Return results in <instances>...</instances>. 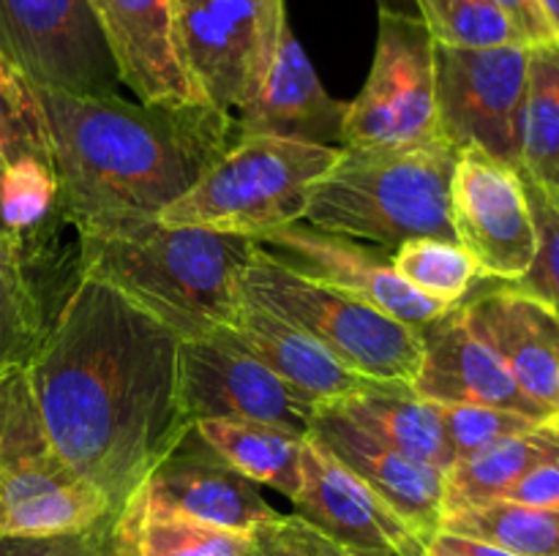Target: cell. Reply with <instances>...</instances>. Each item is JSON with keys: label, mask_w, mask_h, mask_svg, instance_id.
I'll list each match as a JSON object with an SVG mask.
<instances>
[{"label": "cell", "mask_w": 559, "mask_h": 556, "mask_svg": "<svg viewBox=\"0 0 559 556\" xmlns=\"http://www.w3.org/2000/svg\"><path fill=\"white\" fill-rule=\"evenodd\" d=\"M440 532L484 540L516 556H559V512L495 499L442 518Z\"/></svg>", "instance_id": "cell-29"}, {"label": "cell", "mask_w": 559, "mask_h": 556, "mask_svg": "<svg viewBox=\"0 0 559 556\" xmlns=\"http://www.w3.org/2000/svg\"><path fill=\"white\" fill-rule=\"evenodd\" d=\"M293 505L304 521L347 551L385 548L418 534L311 434L304 439L300 488Z\"/></svg>", "instance_id": "cell-19"}, {"label": "cell", "mask_w": 559, "mask_h": 556, "mask_svg": "<svg viewBox=\"0 0 559 556\" xmlns=\"http://www.w3.org/2000/svg\"><path fill=\"white\" fill-rule=\"evenodd\" d=\"M0 52L36 87L120 96V76L87 0H0Z\"/></svg>", "instance_id": "cell-11"}, {"label": "cell", "mask_w": 559, "mask_h": 556, "mask_svg": "<svg viewBox=\"0 0 559 556\" xmlns=\"http://www.w3.org/2000/svg\"><path fill=\"white\" fill-rule=\"evenodd\" d=\"M437 543H442L445 548L456 551L462 556H516L511 551L500 548V545L484 543V540H469V537H459V534H448V532H437L431 534Z\"/></svg>", "instance_id": "cell-39"}, {"label": "cell", "mask_w": 559, "mask_h": 556, "mask_svg": "<svg viewBox=\"0 0 559 556\" xmlns=\"http://www.w3.org/2000/svg\"><path fill=\"white\" fill-rule=\"evenodd\" d=\"M134 491H142L167 510L229 532L251 534L278 516L262 499L257 483L229 467L197 428H191Z\"/></svg>", "instance_id": "cell-16"}, {"label": "cell", "mask_w": 559, "mask_h": 556, "mask_svg": "<svg viewBox=\"0 0 559 556\" xmlns=\"http://www.w3.org/2000/svg\"><path fill=\"white\" fill-rule=\"evenodd\" d=\"M58 213V180L49 164L20 158L0 167V221L16 238L38 232Z\"/></svg>", "instance_id": "cell-33"}, {"label": "cell", "mask_w": 559, "mask_h": 556, "mask_svg": "<svg viewBox=\"0 0 559 556\" xmlns=\"http://www.w3.org/2000/svg\"><path fill=\"white\" fill-rule=\"evenodd\" d=\"M426 556H462V554H456V551L445 548V545L437 543L435 537H429V543H426Z\"/></svg>", "instance_id": "cell-42"}, {"label": "cell", "mask_w": 559, "mask_h": 556, "mask_svg": "<svg viewBox=\"0 0 559 556\" xmlns=\"http://www.w3.org/2000/svg\"><path fill=\"white\" fill-rule=\"evenodd\" d=\"M118 65L120 85L140 104H207L186 65L175 0H87Z\"/></svg>", "instance_id": "cell-15"}, {"label": "cell", "mask_w": 559, "mask_h": 556, "mask_svg": "<svg viewBox=\"0 0 559 556\" xmlns=\"http://www.w3.org/2000/svg\"><path fill=\"white\" fill-rule=\"evenodd\" d=\"M36 90L52 145L58 216L76 234L158 221L238 140L235 114L213 104Z\"/></svg>", "instance_id": "cell-2"}, {"label": "cell", "mask_w": 559, "mask_h": 556, "mask_svg": "<svg viewBox=\"0 0 559 556\" xmlns=\"http://www.w3.org/2000/svg\"><path fill=\"white\" fill-rule=\"evenodd\" d=\"M240 556H260V554H257V551H254V545H251V548L246 551V554H240Z\"/></svg>", "instance_id": "cell-44"}, {"label": "cell", "mask_w": 559, "mask_h": 556, "mask_svg": "<svg viewBox=\"0 0 559 556\" xmlns=\"http://www.w3.org/2000/svg\"><path fill=\"white\" fill-rule=\"evenodd\" d=\"M240 298L304 330L349 371L382 385H413L424 360L420 333L355 294L300 276L257 245L240 273Z\"/></svg>", "instance_id": "cell-6"}, {"label": "cell", "mask_w": 559, "mask_h": 556, "mask_svg": "<svg viewBox=\"0 0 559 556\" xmlns=\"http://www.w3.org/2000/svg\"><path fill=\"white\" fill-rule=\"evenodd\" d=\"M249 548L251 534L180 516L142 491H134L109 523V556H240Z\"/></svg>", "instance_id": "cell-24"}, {"label": "cell", "mask_w": 559, "mask_h": 556, "mask_svg": "<svg viewBox=\"0 0 559 556\" xmlns=\"http://www.w3.org/2000/svg\"><path fill=\"white\" fill-rule=\"evenodd\" d=\"M76 273L109 283L180 338L213 336L240 305V273L257 240L162 221L76 234Z\"/></svg>", "instance_id": "cell-3"}, {"label": "cell", "mask_w": 559, "mask_h": 556, "mask_svg": "<svg viewBox=\"0 0 559 556\" xmlns=\"http://www.w3.org/2000/svg\"><path fill=\"white\" fill-rule=\"evenodd\" d=\"M47 309L16 234H0V376L27 368L47 333Z\"/></svg>", "instance_id": "cell-28"}, {"label": "cell", "mask_w": 559, "mask_h": 556, "mask_svg": "<svg viewBox=\"0 0 559 556\" xmlns=\"http://www.w3.org/2000/svg\"><path fill=\"white\" fill-rule=\"evenodd\" d=\"M338 158L342 147L282 136H238L158 221L257 240L273 229L304 221L317 183Z\"/></svg>", "instance_id": "cell-5"}, {"label": "cell", "mask_w": 559, "mask_h": 556, "mask_svg": "<svg viewBox=\"0 0 559 556\" xmlns=\"http://www.w3.org/2000/svg\"><path fill=\"white\" fill-rule=\"evenodd\" d=\"M551 458H559V418L462 458L445 472L442 518L464 507L500 499L519 478Z\"/></svg>", "instance_id": "cell-25"}, {"label": "cell", "mask_w": 559, "mask_h": 556, "mask_svg": "<svg viewBox=\"0 0 559 556\" xmlns=\"http://www.w3.org/2000/svg\"><path fill=\"white\" fill-rule=\"evenodd\" d=\"M20 158L52 167V145L36 85L0 52V167Z\"/></svg>", "instance_id": "cell-31"}, {"label": "cell", "mask_w": 559, "mask_h": 556, "mask_svg": "<svg viewBox=\"0 0 559 556\" xmlns=\"http://www.w3.org/2000/svg\"><path fill=\"white\" fill-rule=\"evenodd\" d=\"M180 403L191 420H251L306 436L317 403L222 333L180 338Z\"/></svg>", "instance_id": "cell-13"}, {"label": "cell", "mask_w": 559, "mask_h": 556, "mask_svg": "<svg viewBox=\"0 0 559 556\" xmlns=\"http://www.w3.org/2000/svg\"><path fill=\"white\" fill-rule=\"evenodd\" d=\"M524 189L538 229V251L527 276L513 287L544 300L559 314V196L530 180H524Z\"/></svg>", "instance_id": "cell-35"}, {"label": "cell", "mask_w": 559, "mask_h": 556, "mask_svg": "<svg viewBox=\"0 0 559 556\" xmlns=\"http://www.w3.org/2000/svg\"><path fill=\"white\" fill-rule=\"evenodd\" d=\"M538 5H540V11L546 14V20H549L555 36L559 38V0H538Z\"/></svg>", "instance_id": "cell-41"}, {"label": "cell", "mask_w": 559, "mask_h": 556, "mask_svg": "<svg viewBox=\"0 0 559 556\" xmlns=\"http://www.w3.org/2000/svg\"><path fill=\"white\" fill-rule=\"evenodd\" d=\"M328 403L342 412L349 423L388 442L404 456L431 463L440 472H448L453 467V452L448 447L437 407L415 396L409 385L371 382L364 390Z\"/></svg>", "instance_id": "cell-23"}, {"label": "cell", "mask_w": 559, "mask_h": 556, "mask_svg": "<svg viewBox=\"0 0 559 556\" xmlns=\"http://www.w3.org/2000/svg\"><path fill=\"white\" fill-rule=\"evenodd\" d=\"M500 499L559 512V458H551V461H544L530 469Z\"/></svg>", "instance_id": "cell-37"}, {"label": "cell", "mask_w": 559, "mask_h": 556, "mask_svg": "<svg viewBox=\"0 0 559 556\" xmlns=\"http://www.w3.org/2000/svg\"><path fill=\"white\" fill-rule=\"evenodd\" d=\"M519 172L559 196V38L530 47Z\"/></svg>", "instance_id": "cell-27"}, {"label": "cell", "mask_w": 559, "mask_h": 556, "mask_svg": "<svg viewBox=\"0 0 559 556\" xmlns=\"http://www.w3.org/2000/svg\"><path fill=\"white\" fill-rule=\"evenodd\" d=\"M382 3V9H393V11H399L396 9V0H380Z\"/></svg>", "instance_id": "cell-43"}, {"label": "cell", "mask_w": 559, "mask_h": 556, "mask_svg": "<svg viewBox=\"0 0 559 556\" xmlns=\"http://www.w3.org/2000/svg\"><path fill=\"white\" fill-rule=\"evenodd\" d=\"M442 140L437 112L435 38L420 16L380 9L374 60L369 80L347 104L342 147L429 145Z\"/></svg>", "instance_id": "cell-8"}, {"label": "cell", "mask_w": 559, "mask_h": 556, "mask_svg": "<svg viewBox=\"0 0 559 556\" xmlns=\"http://www.w3.org/2000/svg\"><path fill=\"white\" fill-rule=\"evenodd\" d=\"M451 218L456 243L469 251L480 276L519 283L538 251L533 207L519 169L464 147L451 180Z\"/></svg>", "instance_id": "cell-12"}, {"label": "cell", "mask_w": 559, "mask_h": 556, "mask_svg": "<svg viewBox=\"0 0 559 556\" xmlns=\"http://www.w3.org/2000/svg\"><path fill=\"white\" fill-rule=\"evenodd\" d=\"M469 327L500 354L524 392L559 418V314L513 283L462 303Z\"/></svg>", "instance_id": "cell-20"}, {"label": "cell", "mask_w": 559, "mask_h": 556, "mask_svg": "<svg viewBox=\"0 0 559 556\" xmlns=\"http://www.w3.org/2000/svg\"><path fill=\"white\" fill-rule=\"evenodd\" d=\"M426 543L429 540L413 534V537L402 540L396 545H385V548H371V551H349V556H426Z\"/></svg>", "instance_id": "cell-40"}, {"label": "cell", "mask_w": 559, "mask_h": 556, "mask_svg": "<svg viewBox=\"0 0 559 556\" xmlns=\"http://www.w3.org/2000/svg\"><path fill=\"white\" fill-rule=\"evenodd\" d=\"M251 545L260 556H349L344 545L322 534L300 516H282L251 532Z\"/></svg>", "instance_id": "cell-36"}, {"label": "cell", "mask_w": 559, "mask_h": 556, "mask_svg": "<svg viewBox=\"0 0 559 556\" xmlns=\"http://www.w3.org/2000/svg\"><path fill=\"white\" fill-rule=\"evenodd\" d=\"M186 65L207 104L235 114L265 82L287 25L284 0H175Z\"/></svg>", "instance_id": "cell-10"}, {"label": "cell", "mask_w": 559, "mask_h": 556, "mask_svg": "<svg viewBox=\"0 0 559 556\" xmlns=\"http://www.w3.org/2000/svg\"><path fill=\"white\" fill-rule=\"evenodd\" d=\"M415 5L437 44L448 47L524 44L522 33L489 0H415Z\"/></svg>", "instance_id": "cell-32"}, {"label": "cell", "mask_w": 559, "mask_h": 556, "mask_svg": "<svg viewBox=\"0 0 559 556\" xmlns=\"http://www.w3.org/2000/svg\"><path fill=\"white\" fill-rule=\"evenodd\" d=\"M459 150L429 145L342 147L336 167L317 183L304 223L393 251L418 238L453 240L451 180Z\"/></svg>", "instance_id": "cell-4"}, {"label": "cell", "mask_w": 559, "mask_h": 556, "mask_svg": "<svg viewBox=\"0 0 559 556\" xmlns=\"http://www.w3.org/2000/svg\"><path fill=\"white\" fill-rule=\"evenodd\" d=\"M530 47H448L435 41L440 134L522 167V112Z\"/></svg>", "instance_id": "cell-9"}, {"label": "cell", "mask_w": 559, "mask_h": 556, "mask_svg": "<svg viewBox=\"0 0 559 556\" xmlns=\"http://www.w3.org/2000/svg\"><path fill=\"white\" fill-rule=\"evenodd\" d=\"M112 518L109 501L55 450L27 368L0 376V534L66 537L93 532Z\"/></svg>", "instance_id": "cell-7"}, {"label": "cell", "mask_w": 559, "mask_h": 556, "mask_svg": "<svg viewBox=\"0 0 559 556\" xmlns=\"http://www.w3.org/2000/svg\"><path fill=\"white\" fill-rule=\"evenodd\" d=\"M435 407L442 420L448 447L453 452V463L475 456L495 442L524 434L538 423H546V420H533L527 414L484 407V403H435Z\"/></svg>", "instance_id": "cell-34"}, {"label": "cell", "mask_w": 559, "mask_h": 556, "mask_svg": "<svg viewBox=\"0 0 559 556\" xmlns=\"http://www.w3.org/2000/svg\"><path fill=\"white\" fill-rule=\"evenodd\" d=\"M424 360L409 390L431 403H484L533 420H555L519 387L500 354L469 327L462 305L420 330Z\"/></svg>", "instance_id": "cell-17"}, {"label": "cell", "mask_w": 559, "mask_h": 556, "mask_svg": "<svg viewBox=\"0 0 559 556\" xmlns=\"http://www.w3.org/2000/svg\"><path fill=\"white\" fill-rule=\"evenodd\" d=\"M216 333L262 360L311 403L336 401L371 385L304 330L243 298L233 319Z\"/></svg>", "instance_id": "cell-22"}, {"label": "cell", "mask_w": 559, "mask_h": 556, "mask_svg": "<svg viewBox=\"0 0 559 556\" xmlns=\"http://www.w3.org/2000/svg\"><path fill=\"white\" fill-rule=\"evenodd\" d=\"M495 3L508 20L513 22L519 33H522L524 44L533 47V44H544V41H555V31H551L549 20L540 11L538 0H489Z\"/></svg>", "instance_id": "cell-38"}, {"label": "cell", "mask_w": 559, "mask_h": 556, "mask_svg": "<svg viewBox=\"0 0 559 556\" xmlns=\"http://www.w3.org/2000/svg\"><path fill=\"white\" fill-rule=\"evenodd\" d=\"M257 245L300 276L355 294L415 333L426 330L451 311L409 287L393 267L391 251L380 245H364V240L322 232L304 221L262 234Z\"/></svg>", "instance_id": "cell-14"}, {"label": "cell", "mask_w": 559, "mask_h": 556, "mask_svg": "<svg viewBox=\"0 0 559 556\" xmlns=\"http://www.w3.org/2000/svg\"><path fill=\"white\" fill-rule=\"evenodd\" d=\"M197 434L233 469L257 485H271L293 499L300 488L306 436L251 420H197Z\"/></svg>", "instance_id": "cell-26"}, {"label": "cell", "mask_w": 559, "mask_h": 556, "mask_svg": "<svg viewBox=\"0 0 559 556\" xmlns=\"http://www.w3.org/2000/svg\"><path fill=\"white\" fill-rule=\"evenodd\" d=\"M309 434L320 439L338 461L347 463L420 537L440 532L445 472L404 456L388 442L358 428L328 401L317 403Z\"/></svg>", "instance_id": "cell-18"}, {"label": "cell", "mask_w": 559, "mask_h": 556, "mask_svg": "<svg viewBox=\"0 0 559 556\" xmlns=\"http://www.w3.org/2000/svg\"><path fill=\"white\" fill-rule=\"evenodd\" d=\"M393 267L409 287L448 309L462 305L469 289L484 278L469 251L453 240H409L393 251Z\"/></svg>", "instance_id": "cell-30"}, {"label": "cell", "mask_w": 559, "mask_h": 556, "mask_svg": "<svg viewBox=\"0 0 559 556\" xmlns=\"http://www.w3.org/2000/svg\"><path fill=\"white\" fill-rule=\"evenodd\" d=\"M27 382L55 450L115 516L194 428L180 403L178 333L80 273L49 316Z\"/></svg>", "instance_id": "cell-1"}, {"label": "cell", "mask_w": 559, "mask_h": 556, "mask_svg": "<svg viewBox=\"0 0 559 556\" xmlns=\"http://www.w3.org/2000/svg\"><path fill=\"white\" fill-rule=\"evenodd\" d=\"M0 234H5V227H3V221H0Z\"/></svg>", "instance_id": "cell-45"}, {"label": "cell", "mask_w": 559, "mask_h": 556, "mask_svg": "<svg viewBox=\"0 0 559 556\" xmlns=\"http://www.w3.org/2000/svg\"><path fill=\"white\" fill-rule=\"evenodd\" d=\"M347 104L328 96L293 27H282L276 55L257 96L238 109V136H282L342 147Z\"/></svg>", "instance_id": "cell-21"}]
</instances>
